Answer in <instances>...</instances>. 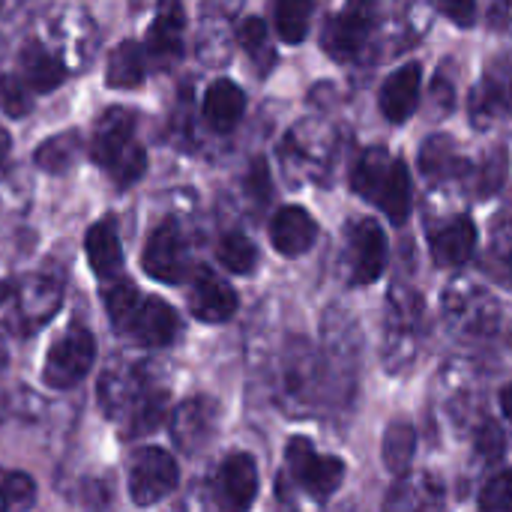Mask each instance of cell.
<instances>
[{"label": "cell", "instance_id": "37", "mask_svg": "<svg viewBox=\"0 0 512 512\" xmlns=\"http://www.w3.org/2000/svg\"><path fill=\"white\" fill-rule=\"evenodd\" d=\"M438 12H444L447 18H453V21L462 24V27H471V21H474V15H477V6H474L471 0H462V3H441Z\"/></svg>", "mask_w": 512, "mask_h": 512}, {"label": "cell", "instance_id": "10", "mask_svg": "<svg viewBox=\"0 0 512 512\" xmlns=\"http://www.w3.org/2000/svg\"><path fill=\"white\" fill-rule=\"evenodd\" d=\"M144 348H168L180 336V315L159 297H141L126 330Z\"/></svg>", "mask_w": 512, "mask_h": 512}, {"label": "cell", "instance_id": "1", "mask_svg": "<svg viewBox=\"0 0 512 512\" xmlns=\"http://www.w3.org/2000/svg\"><path fill=\"white\" fill-rule=\"evenodd\" d=\"M138 114L129 108H108L93 129L90 156L99 162L117 186H132L147 168V153L135 141Z\"/></svg>", "mask_w": 512, "mask_h": 512}, {"label": "cell", "instance_id": "4", "mask_svg": "<svg viewBox=\"0 0 512 512\" xmlns=\"http://www.w3.org/2000/svg\"><path fill=\"white\" fill-rule=\"evenodd\" d=\"M180 471L168 450L144 447L129 465V495L135 507H153L177 489Z\"/></svg>", "mask_w": 512, "mask_h": 512}, {"label": "cell", "instance_id": "18", "mask_svg": "<svg viewBox=\"0 0 512 512\" xmlns=\"http://www.w3.org/2000/svg\"><path fill=\"white\" fill-rule=\"evenodd\" d=\"M21 60V81L30 87V93H48L54 87H60L66 81V66L57 54H51L48 48H42L39 42H27L18 54Z\"/></svg>", "mask_w": 512, "mask_h": 512}, {"label": "cell", "instance_id": "35", "mask_svg": "<svg viewBox=\"0 0 512 512\" xmlns=\"http://www.w3.org/2000/svg\"><path fill=\"white\" fill-rule=\"evenodd\" d=\"M249 192L255 195L258 204H267L270 198V171H267V162L264 159H255L252 162V171H249Z\"/></svg>", "mask_w": 512, "mask_h": 512}, {"label": "cell", "instance_id": "26", "mask_svg": "<svg viewBox=\"0 0 512 512\" xmlns=\"http://www.w3.org/2000/svg\"><path fill=\"white\" fill-rule=\"evenodd\" d=\"M102 300H105V309H108L111 324L117 330H126L129 318L135 315V309L141 303V294H138V288L129 279H114V282H105Z\"/></svg>", "mask_w": 512, "mask_h": 512}, {"label": "cell", "instance_id": "14", "mask_svg": "<svg viewBox=\"0 0 512 512\" xmlns=\"http://www.w3.org/2000/svg\"><path fill=\"white\" fill-rule=\"evenodd\" d=\"M270 240L276 246L279 255L285 258H297L303 252H309L318 240V222L303 210V207H282L276 210V216L270 219Z\"/></svg>", "mask_w": 512, "mask_h": 512}, {"label": "cell", "instance_id": "12", "mask_svg": "<svg viewBox=\"0 0 512 512\" xmlns=\"http://www.w3.org/2000/svg\"><path fill=\"white\" fill-rule=\"evenodd\" d=\"M213 432H216V402L207 396L186 399L171 417V438L186 456L201 453L210 444Z\"/></svg>", "mask_w": 512, "mask_h": 512}, {"label": "cell", "instance_id": "16", "mask_svg": "<svg viewBox=\"0 0 512 512\" xmlns=\"http://www.w3.org/2000/svg\"><path fill=\"white\" fill-rule=\"evenodd\" d=\"M183 27H186V12L180 3H165L150 27L147 36V54L156 57L159 63H171L183 54Z\"/></svg>", "mask_w": 512, "mask_h": 512}, {"label": "cell", "instance_id": "6", "mask_svg": "<svg viewBox=\"0 0 512 512\" xmlns=\"http://www.w3.org/2000/svg\"><path fill=\"white\" fill-rule=\"evenodd\" d=\"M141 267L150 279L165 282V285H180L189 276V252L183 231L174 219H165L153 228L144 252H141Z\"/></svg>", "mask_w": 512, "mask_h": 512}, {"label": "cell", "instance_id": "27", "mask_svg": "<svg viewBox=\"0 0 512 512\" xmlns=\"http://www.w3.org/2000/svg\"><path fill=\"white\" fill-rule=\"evenodd\" d=\"M414 447H417V435H414V426L399 420L387 429L384 435V465L393 471V474H405V468L411 465V456H414Z\"/></svg>", "mask_w": 512, "mask_h": 512}, {"label": "cell", "instance_id": "38", "mask_svg": "<svg viewBox=\"0 0 512 512\" xmlns=\"http://www.w3.org/2000/svg\"><path fill=\"white\" fill-rule=\"evenodd\" d=\"M501 408H504L507 420L512 423V384H507V387L501 390Z\"/></svg>", "mask_w": 512, "mask_h": 512}, {"label": "cell", "instance_id": "34", "mask_svg": "<svg viewBox=\"0 0 512 512\" xmlns=\"http://www.w3.org/2000/svg\"><path fill=\"white\" fill-rule=\"evenodd\" d=\"M480 512H512V471L495 474L480 495Z\"/></svg>", "mask_w": 512, "mask_h": 512}, {"label": "cell", "instance_id": "3", "mask_svg": "<svg viewBox=\"0 0 512 512\" xmlns=\"http://www.w3.org/2000/svg\"><path fill=\"white\" fill-rule=\"evenodd\" d=\"M93 360H96V339L90 336L87 327L75 324L48 348L42 381L54 390H69L81 378H87V372L93 369Z\"/></svg>", "mask_w": 512, "mask_h": 512}, {"label": "cell", "instance_id": "23", "mask_svg": "<svg viewBox=\"0 0 512 512\" xmlns=\"http://www.w3.org/2000/svg\"><path fill=\"white\" fill-rule=\"evenodd\" d=\"M81 153V135L78 132H60L48 141H42L36 147V165L48 174H63L66 168H72V162Z\"/></svg>", "mask_w": 512, "mask_h": 512}, {"label": "cell", "instance_id": "24", "mask_svg": "<svg viewBox=\"0 0 512 512\" xmlns=\"http://www.w3.org/2000/svg\"><path fill=\"white\" fill-rule=\"evenodd\" d=\"M420 168H423V174H426V177H432V180H444V177H456V174H462L468 165L456 156V147H453V141H450V138L435 135V138H429V141L423 144Z\"/></svg>", "mask_w": 512, "mask_h": 512}, {"label": "cell", "instance_id": "29", "mask_svg": "<svg viewBox=\"0 0 512 512\" xmlns=\"http://www.w3.org/2000/svg\"><path fill=\"white\" fill-rule=\"evenodd\" d=\"M441 512V489L432 480L420 486H399L390 498V512Z\"/></svg>", "mask_w": 512, "mask_h": 512}, {"label": "cell", "instance_id": "15", "mask_svg": "<svg viewBox=\"0 0 512 512\" xmlns=\"http://www.w3.org/2000/svg\"><path fill=\"white\" fill-rule=\"evenodd\" d=\"M420 84H423V66L405 63L399 66L381 87V111L390 123H405L417 105H420Z\"/></svg>", "mask_w": 512, "mask_h": 512}, {"label": "cell", "instance_id": "20", "mask_svg": "<svg viewBox=\"0 0 512 512\" xmlns=\"http://www.w3.org/2000/svg\"><path fill=\"white\" fill-rule=\"evenodd\" d=\"M147 78V63H144V48L132 39L120 42L111 57H108V69H105V81L114 90H135L141 87Z\"/></svg>", "mask_w": 512, "mask_h": 512}, {"label": "cell", "instance_id": "31", "mask_svg": "<svg viewBox=\"0 0 512 512\" xmlns=\"http://www.w3.org/2000/svg\"><path fill=\"white\" fill-rule=\"evenodd\" d=\"M237 39L246 48V54L252 57V63L258 69H270L273 63V48H270V33L267 24L258 15H249L240 27H237Z\"/></svg>", "mask_w": 512, "mask_h": 512}, {"label": "cell", "instance_id": "22", "mask_svg": "<svg viewBox=\"0 0 512 512\" xmlns=\"http://www.w3.org/2000/svg\"><path fill=\"white\" fill-rule=\"evenodd\" d=\"M165 408H168V396L162 390H150L147 387V393L123 417V438L132 441L138 435H150L165 420Z\"/></svg>", "mask_w": 512, "mask_h": 512}, {"label": "cell", "instance_id": "28", "mask_svg": "<svg viewBox=\"0 0 512 512\" xmlns=\"http://www.w3.org/2000/svg\"><path fill=\"white\" fill-rule=\"evenodd\" d=\"M36 501V483L21 471H0V512H27Z\"/></svg>", "mask_w": 512, "mask_h": 512}, {"label": "cell", "instance_id": "21", "mask_svg": "<svg viewBox=\"0 0 512 512\" xmlns=\"http://www.w3.org/2000/svg\"><path fill=\"white\" fill-rule=\"evenodd\" d=\"M483 270L504 288L512 291V219L504 216L492 228V240L483 258Z\"/></svg>", "mask_w": 512, "mask_h": 512}, {"label": "cell", "instance_id": "11", "mask_svg": "<svg viewBox=\"0 0 512 512\" xmlns=\"http://www.w3.org/2000/svg\"><path fill=\"white\" fill-rule=\"evenodd\" d=\"M189 309L198 321L204 324H222L237 312V294L234 288L216 276L210 267H198L192 273V288H189Z\"/></svg>", "mask_w": 512, "mask_h": 512}, {"label": "cell", "instance_id": "9", "mask_svg": "<svg viewBox=\"0 0 512 512\" xmlns=\"http://www.w3.org/2000/svg\"><path fill=\"white\" fill-rule=\"evenodd\" d=\"M258 495V468L249 453H231L216 474V498L225 512H249Z\"/></svg>", "mask_w": 512, "mask_h": 512}, {"label": "cell", "instance_id": "2", "mask_svg": "<svg viewBox=\"0 0 512 512\" xmlns=\"http://www.w3.org/2000/svg\"><path fill=\"white\" fill-rule=\"evenodd\" d=\"M351 186L360 198L372 201L390 222L402 225L411 216V174L402 159H393L387 150L372 147L360 156L351 174Z\"/></svg>", "mask_w": 512, "mask_h": 512}, {"label": "cell", "instance_id": "19", "mask_svg": "<svg viewBox=\"0 0 512 512\" xmlns=\"http://www.w3.org/2000/svg\"><path fill=\"white\" fill-rule=\"evenodd\" d=\"M246 111V96L243 90L228 81V78H219L207 87V96H204V120L210 123V129L216 132H231L240 117Z\"/></svg>", "mask_w": 512, "mask_h": 512}, {"label": "cell", "instance_id": "30", "mask_svg": "<svg viewBox=\"0 0 512 512\" xmlns=\"http://www.w3.org/2000/svg\"><path fill=\"white\" fill-rule=\"evenodd\" d=\"M312 3L309 0H282L276 6V30L285 42H303L309 33Z\"/></svg>", "mask_w": 512, "mask_h": 512}, {"label": "cell", "instance_id": "5", "mask_svg": "<svg viewBox=\"0 0 512 512\" xmlns=\"http://www.w3.org/2000/svg\"><path fill=\"white\" fill-rule=\"evenodd\" d=\"M285 462L312 498H330L345 480V462L336 456H321L309 438H291L285 447Z\"/></svg>", "mask_w": 512, "mask_h": 512}, {"label": "cell", "instance_id": "36", "mask_svg": "<svg viewBox=\"0 0 512 512\" xmlns=\"http://www.w3.org/2000/svg\"><path fill=\"white\" fill-rule=\"evenodd\" d=\"M477 447H480V453H483L486 459H492V462L501 459V453H504V435H501V429H498L495 423H486L483 432H480Z\"/></svg>", "mask_w": 512, "mask_h": 512}, {"label": "cell", "instance_id": "25", "mask_svg": "<svg viewBox=\"0 0 512 512\" xmlns=\"http://www.w3.org/2000/svg\"><path fill=\"white\" fill-rule=\"evenodd\" d=\"M216 258H219V264H222L225 270L246 276V273H252L255 264H258V249H255V243H252L246 234L231 231V234H225V237L216 243Z\"/></svg>", "mask_w": 512, "mask_h": 512}, {"label": "cell", "instance_id": "33", "mask_svg": "<svg viewBox=\"0 0 512 512\" xmlns=\"http://www.w3.org/2000/svg\"><path fill=\"white\" fill-rule=\"evenodd\" d=\"M510 108L512 87H507V84L486 81V87L474 96V117H477V123H483V117H495V114L510 111Z\"/></svg>", "mask_w": 512, "mask_h": 512}, {"label": "cell", "instance_id": "32", "mask_svg": "<svg viewBox=\"0 0 512 512\" xmlns=\"http://www.w3.org/2000/svg\"><path fill=\"white\" fill-rule=\"evenodd\" d=\"M0 108L9 117H24L33 111V93L18 75H0Z\"/></svg>", "mask_w": 512, "mask_h": 512}, {"label": "cell", "instance_id": "17", "mask_svg": "<svg viewBox=\"0 0 512 512\" xmlns=\"http://www.w3.org/2000/svg\"><path fill=\"white\" fill-rule=\"evenodd\" d=\"M84 252H87V261H90V270L111 282L120 267H123V246H120V237H117V228L111 219H102L96 225H90L87 231V240H84Z\"/></svg>", "mask_w": 512, "mask_h": 512}, {"label": "cell", "instance_id": "39", "mask_svg": "<svg viewBox=\"0 0 512 512\" xmlns=\"http://www.w3.org/2000/svg\"><path fill=\"white\" fill-rule=\"evenodd\" d=\"M6 153H9V132L0 126V165H3V159H6Z\"/></svg>", "mask_w": 512, "mask_h": 512}, {"label": "cell", "instance_id": "8", "mask_svg": "<svg viewBox=\"0 0 512 512\" xmlns=\"http://www.w3.org/2000/svg\"><path fill=\"white\" fill-rule=\"evenodd\" d=\"M351 246V282L354 285H372L381 279L387 267V237L375 219H360L351 225L348 234Z\"/></svg>", "mask_w": 512, "mask_h": 512}, {"label": "cell", "instance_id": "13", "mask_svg": "<svg viewBox=\"0 0 512 512\" xmlns=\"http://www.w3.org/2000/svg\"><path fill=\"white\" fill-rule=\"evenodd\" d=\"M429 249L438 267H462L477 252V225L471 216H453L429 234Z\"/></svg>", "mask_w": 512, "mask_h": 512}, {"label": "cell", "instance_id": "7", "mask_svg": "<svg viewBox=\"0 0 512 512\" xmlns=\"http://www.w3.org/2000/svg\"><path fill=\"white\" fill-rule=\"evenodd\" d=\"M372 24H375V18H372L369 6H345L342 12L327 18V24L321 30V48L339 63L357 60L372 33Z\"/></svg>", "mask_w": 512, "mask_h": 512}]
</instances>
